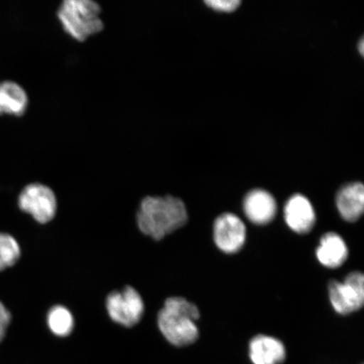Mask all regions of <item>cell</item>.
I'll use <instances>...</instances> for the list:
<instances>
[{
    "label": "cell",
    "instance_id": "2e32d148",
    "mask_svg": "<svg viewBox=\"0 0 364 364\" xmlns=\"http://www.w3.org/2000/svg\"><path fill=\"white\" fill-rule=\"evenodd\" d=\"M12 320L11 313L4 303L0 301V343L6 338Z\"/></svg>",
    "mask_w": 364,
    "mask_h": 364
},
{
    "label": "cell",
    "instance_id": "3957f363",
    "mask_svg": "<svg viewBox=\"0 0 364 364\" xmlns=\"http://www.w3.org/2000/svg\"><path fill=\"white\" fill-rule=\"evenodd\" d=\"M102 6L92 0H65L59 6L57 17L71 38L83 43L105 28Z\"/></svg>",
    "mask_w": 364,
    "mask_h": 364
},
{
    "label": "cell",
    "instance_id": "9c48e42d",
    "mask_svg": "<svg viewBox=\"0 0 364 364\" xmlns=\"http://www.w3.org/2000/svg\"><path fill=\"white\" fill-rule=\"evenodd\" d=\"M244 212L250 221L256 225H266L275 218L277 203L267 191L256 189L244 200Z\"/></svg>",
    "mask_w": 364,
    "mask_h": 364
},
{
    "label": "cell",
    "instance_id": "ba28073f",
    "mask_svg": "<svg viewBox=\"0 0 364 364\" xmlns=\"http://www.w3.org/2000/svg\"><path fill=\"white\" fill-rule=\"evenodd\" d=\"M284 218L287 225L298 234L309 233L316 221L315 209L311 203L300 194L294 195L287 202Z\"/></svg>",
    "mask_w": 364,
    "mask_h": 364
},
{
    "label": "cell",
    "instance_id": "52a82bcc",
    "mask_svg": "<svg viewBox=\"0 0 364 364\" xmlns=\"http://www.w3.org/2000/svg\"><path fill=\"white\" fill-rule=\"evenodd\" d=\"M213 238L218 249L227 254L237 252L247 238V228L233 213H223L213 225Z\"/></svg>",
    "mask_w": 364,
    "mask_h": 364
},
{
    "label": "cell",
    "instance_id": "4fadbf2b",
    "mask_svg": "<svg viewBox=\"0 0 364 364\" xmlns=\"http://www.w3.org/2000/svg\"><path fill=\"white\" fill-rule=\"evenodd\" d=\"M348 256L347 245L339 235L330 232L322 236L316 250V257L323 266L339 267L347 260Z\"/></svg>",
    "mask_w": 364,
    "mask_h": 364
},
{
    "label": "cell",
    "instance_id": "8fae6325",
    "mask_svg": "<svg viewBox=\"0 0 364 364\" xmlns=\"http://www.w3.org/2000/svg\"><path fill=\"white\" fill-rule=\"evenodd\" d=\"M28 105V95L20 84L12 80L0 82V115L21 117Z\"/></svg>",
    "mask_w": 364,
    "mask_h": 364
},
{
    "label": "cell",
    "instance_id": "30bf717a",
    "mask_svg": "<svg viewBox=\"0 0 364 364\" xmlns=\"http://www.w3.org/2000/svg\"><path fill=\"white\" fill-rule=\"evenodd\" d=\"M249 357L253 364H282L286 359V348L279 339L258 335L250 341Z\"/></svg>",
    "mask_w": 364,
    "mask_h": 364
},
{
    "label": "cell",
    "instance_id": "ac0fdd59",
    "mask_svg": "<svg viewBox=\"0 0 364 364\" xmlns=\"http://www.w3.org/2000/svg\"><path fill=\"white\" fill-rule=\"evenodd\" d=\"M358 49H359V52H360L362 55H363V53H364V41H363V39H361L360 43H359Z\"/></svg>",
    "mask_w": 364,
    "mask_h": 364
},
{
    "label": "cell",
    "instance_id": "7c38bea8",
    "mask_svg": "<svg viewBox=\"0 0 364 364\" xmlns=\"http://www.w3.org/2000/svg\"><path fill=\"white\" fill-rule=\"evenodd\" d=\"M336 207L346 221H357L362 216L364 208L363 184L355 182L343 186L336 196Z\"/></svg>",
    "mask_w": 364,
    "mask_h": 364
},
{
    "label": "cell",
    "instance_id": "6da1fadb",
    "mask_svg": "<svg viewBox=\"0 0 364 364\" xmlns=\"http://www.w3.org/2000/svg\"><path fill=\"white\" fill-rule=\"evenodd\" d=\"M188 220L186 205L178 198H145L140 203L136 223L142 233L161 240L184 226Z\"/></svg>",
    "mask_w": 364,
    "mask_h": 364
},
{
    "label": "cell",
    "instance_id": "277c9868",
    "mask_svg": "<svg viewBox=\"0 0 364 364\" xmlns=\"http://www.w3.org/2000/svg\"><path fill=\"white\" fill-rule=\"evenodd\" d=\"M21 210L40 224H47L56 215L58 202L53 191L42 183H31L22 189L18 197Z\"/></svg>",
    "mask_w": 364,
    "mask_h": 364
},
{
    "label": "cell",
    "instance_id": "9a60e30c",
    "mask_svg": "<svg viewBox=\"0 0 364 364\" xmlns=\"http://www.w3.org/2000/svg\"><path fill=\"white\" fill-rule=\"evenodd\" d=\"M21 257V245L16 239L6 232H0V272L15 266Z\"/></svg>",
    "mask_w": 364,
    "mask_h": 364
},
{
    "label": "cell",
    "instance_id": "5b68a950",
    "mask_svg": "<svg viewBox=\"0 0 364 364\" xmlns=\"http://www.w3.org/2000/svg\"><path fill=\"white\" fill-rule=\"evenodd\" d=\"M109 316L114 322L125 327L138 324L144 312L142 297L135 289L126 286L124 289L114 291L107 299Z\"/></svg>",
    "mask_w": 364,
    "mask_h": 364
},
{
    "label": "cell",
    "instance_id": "e0dca14e",
    "mask_svg": "<svg viewBox=\"0 0 364 364\" xmlns=\"http://www.w3.org/2000/svg\"><path fill=\"white\" fill-rule=\"evenodd\" d=\"M208 6L220 11H233L240 6V0H207Z\"/></svg>",
    "mask_w": 364,
    "mask_h": 364
},
{
    "label": "cell",
    "instance_id": "7a4b0ae2",
    "mask_svg": "<svg viewBox=\"0 0 364 364\" xmlns=\"http://www.w3.org/2000/svg\"><path fill=\"white\" fill-rule=\"evenodd\" d=\"M199 317V309L193 303L182 297H171L166 299L159 312L158 326L170 343L186 347L198 338L196 321Z\"/></svg>",
    "mask_w": 364,
    "mask_h": 364
},
{
    "label": "cell",
    "instance_id": "8992f818",
    "mask_svg": "<svg viewBox=\"0 0 364 364\" xmlns=\"http://www.w3.org/2000/svg\"><path fill=\"white\" fill-rule=\"evenodd\" d=\"M329 296L332 307L340 315H349L359 311L364 304L363 273H350L343 283L338 281L331 282Z\"/></svg>",
    "mask_w": 364,
    "mask_h": 364
},
{
    "label": "cell",
    "instance_id": "5bb4252c",
    "mask_svg": "<svg viewBox=\"0 0 364 364\" xmlns=\"http://www.w3.org/2000/svg\"><path fill=\"white\" fill-rule=\"evenodd\" d=\"M48 325L54 335L65 338L74 330L75 320L67 308L56 306L48 312Z\"/></svg>",
    "mask_w": 364,
    "mask_h": 364
}]
</instances>
